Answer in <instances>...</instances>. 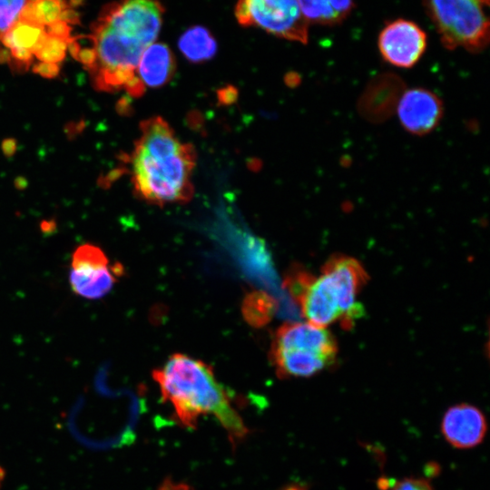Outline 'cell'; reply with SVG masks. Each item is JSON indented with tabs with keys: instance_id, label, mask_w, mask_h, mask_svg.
I'll return each mask as SVG.
<instances>
[{
	"instance_id": "obj_19",
	"label": "cell",
	"mask_w": 490,
	"mask_h": 490,
	"mask_svg": "<svg viewBox=\"0 0 490 490\" xmlns=\"http://www.w3.org/2000/svg\"><path fill=\"white\" fill-rule=\"evenodd\" d=\"M67 48L71 55L91 71L97 59L95 42L93 34H80L68 40Z\"/></svg>"
},
{
	"instance_id": "obj_3",
	"label": "cell",
	"mask_w": 490,
	"mask_h": 490,
	"mask_svg": "<svg viewBox=\"0 0 490 490\" xmlns=\"http://www.w3.org/2000/svg\"><path fill=\"white\" fill-rule=\"evenodd\" d=\"M338 345L326 328L309 322H289L274 334L270 359L279 377L315 375L336 360Z\"/></svg>"
},
{
	"instance_id": "obj_25",
	"label": "cell",
	"mask_w": 490,
	"mask_h": 490,
	"mask_svg": "<svg viewBox=\"0 0 490 490\" xmlns=\"http://www.w3.org/2000/svg\"><path fill=\"white\" fill-rule=\"evenodd\" d=\"M60 20L68 24H80V15L74 8L67 6L61 14Z\"/></svg>"
},
{
	"instance_id": "obj_15",
	"label": "cell",
	"mask_w": 490,
	"mask_h": 490,
	"mask_svg": "<svg viewBox=\"0 0 490 490\" xmlns=\"http://www.w3.org/2000/svg\"><path fill=\"white\" fill-rule=\"evenodd\" d=\"M45 34L44 26L17 19L4 34L0 42L10 50L29 51L33 54Z\"/></svg>"
},
{
	"instance_id": "obj_1",
	"label": "cell",
	"mask_w": 490,
	"mask_h": 490,
	"mask_svg": "<svg viewBox=\"0 0 490 490\" xmlns=\"http://www.w3.org/2000/svg\"><path fill=\"white\" fill-rule=\"evenodd\" d=\"M141 135L129 157L135 194L158 206L186 203L193 195L196 153L160 116L142 122Z\"/></svg>"
},
{
	"instance_id": "obj_5",
	"label": "cell",
	"mask_w": 490,
	"mask_h": 490,
	"mask_svg": "<svg viewBox=\"0 0 490 490\" xmlns=\"http://www.w3.org/2000/svg\"><path fill=\"white\" fill-rule=\"evenodd\" d=\"M235 16L242 26H255L279 38L308 43L309 22L299 0H238Z\"/></svg>"
},
{
	"instance_id": "obj_14",
	"label": "cell",
	"mask_w": 490,
	"mask_h": 490,
	"mask_svg": "<svg viewBox=\"0 0 490 490\" xmlns=\"http://www.w3.org/2000/svg\"><path fill=\"white\" fill-rule=\"evenodd\" d=\"M178 46L183 56L191 63L211 60L218 49L213 34L202 25H194L185 30L179 38Z\"/></svg>"
},
{
	"instance_id": "obj_28",
	"label": "cell",
	"mask_w": 490,
	"mask_h": 490,
	"mask_svg": "<svg viewBox=\"0 0 490 490\" xmlns=\"http://www.w3.org/2000/svg\"><path fill=\"white\" fill-rule=\"evenodd\" d=\"M56 228L54 220H44L41 223V230L45 234H50L54 231Z\"/></svg>"
},
{
	"instance_id": "obj_30",
	"label": "cell",
	"mask_w": 490,
	"mask_h": 490,
	"mask_svg": "<svg viewBox=\"0 0 490 490\" xmlns=\"http://www.w3.org/2000/svg\"><path fill=\"white\" fill-rule=\"evenodd\" d=\"M15 185L18 189H24L26 186V180L24 178L19 177L15 180Z\"/></svg>"
},
{
	"instance_id": "obj_29",
	"label": "cell",
	"mask_w": 490,
	"mask_h": 490,
	"mask_svg": "<svg viewBox=\"0 0 490 490\" xmlns=\"http://www.w3.org/2000/svg\"><path fill=\"white\" fill-rule=\"evenodd\" d=\"M10 58V52L5 49H0V63L9 62Z\"/></svg>"
},
{
	"instance_id": "obj_22",
	"label": "cell",
	"mask_w": 490,
	"mask_h": 490,
	"mask_svg": "<svg viewBox=\"0 0 490 490\" xmlns=\"http://www.w3.org/2000/svg\"><path fill=\"white\" fill-rule=\"evenodd\" d=\"M392 490H433V488L426 480L411 477L397 482Z\"/></svg>"
},
{
	"instance_id": "obj_17",
	"label": "cell",
	"mask_w": 490,
	"mask_h": 490,
	"mask_svg": "<svg viewBox=\"0 0 490 490\" xmlns=\"http://www.w3.org/2000/svg\"><path fill=\"white\" fill-rule=\"evenodd\" d=\"M109 267V260L105 253L93 244L79 246L72 256V270L89 271Z\"/></svg>"
},
{
	"instance_id": "obj_9",
	"label": "cell",
	"mask_w": 490,
	"mask_h": 490,
	"mask_svg": "<svg viewBox=\"0 0 490 490\" xmlns=\"http://www.w3.org/2000/svg\"><path fill=\"white\" fill-rule=\"evenodd\" d=\"M444 114V105L434 92L422 87L407 90L397 104V117L410 134L424 136L434 131Z\"/></svg>"
},
{
	"instance_id": "obj_16",
	"label": "cell",
	"mask_w": 490,
	"mask_h": 490,
	"mask_svg": "<svg viewBox=\"0 0 490 490\" xmlns=\"http://www.w3.org/2000/svg\"><path fill=\"white\" fill-rule=\"evenodd\" d=\"M67 6V0H26L18 19L47 26L60 20Z\"/></svg>"
},
{
	"instance_id": "obj_11",
	"label": "cell",
	"mask_w": 490,
	"mask_h": 490,
	"mask_svg": "<svg viewBox=\"0 0 490 490\" xmlns=\"http://www.w3.org/2000/svg\"><path fill=\"white\" fill-rule=\"evenodd\" d=\"M176 70L175 57L163 43L154 42L142 53L137 75L144 88L161 87L171 81Z\"/></svg>"
},
{
	"instance_id": "obj_7",
	"label": "cell",
	"mask_w": 490,
	"mask_h": 490,
	"mask_svg": "<svg viewBox=\"0 0 490 490\" xmlns=\"http://www.w3.org/2000/svg\"><path fill=\"white\" fill-rule=\"evenodd\" d=\"M321 273L333 289L341 314V327L351 328L363 315L364 309L358 297L368 281L367 271L356 259L336 255L324 264Z\"/></svg>"
},
{
	"instance_id": "obj_6",
	"label": "cell",
	"mask_w": 490,
	"mask_h": 490,
	"mask_svg": "<svg viewBox=\"0 0 490 490\" xmlns=\"http://www.w3.org/2000/svg\"><path fill=\"white\" fill-rule=\"evenodd\" d=\"M288 291L307 322L320 328L340 321V310L327 278L294 267L285 279Z\"/></svg>"
},
{
	"instance_id": "obj_31",
	"label": "cell",
	"mask_w": 490,
	"mask_h": 490,
	"mask_svg": "<svg viewBox=\"0 0 490 490\" xmlns=\"http://www.w3.org/2000/svg\"><path fill=\"white\" fill-rule=\"evenodd\" d=\"M5 471L2 466H0V486L3 480L5 479Z\"/></svg>"
},
{
	"instance_id": "obj_26",
	"label": "cell",
	"mask_w": 490,
	"mask_h": 490,
	"mask_svg": "<svg viewBox=\"0 0 490 490\" xmlns=\"http://www.w3.org/2000/svg\"><path fill=\"white\" fill-rule=\"evenodd\" d=\"M17 148V143L15 139H5L2 142V151L7 157L13 156Z\"/></svg>"
},
{
	"instance_id": "obj_20",
	"label": "cell",
	"mask_w": 490,
	"mask_h": 490,
	"mask_svg": "<svg viewBox=\"0 0 490 490\" xmlns=\"http://www.w3.org/2000/svg\"><path fill=\"white\" fill-rule=\"evenodd\" d=\"M68 41L47 34L34 49L33 54L41 62L58 64L66 54Z\"/></svg>"
},
{
	"instance_id": "obj_8",
	"label": "cell",
	"mask_w": 490,
	"mask_h": 490,
	"mask_svg": "<svg viewBox=\"0 0 490 490\" xmlns=\"http://www.w3.org/2000/svg\"><path fill=\"white\" fill-rule=\"evenodd\" d=\"M427 45L426 32L415 22L399 18L380 31L377 47L385 62L409 69L423 56Z\"/></svg>"
},
{
	"instance_id": "obj_21",
	"label": "cell",
	"mask_w": 490,
	"mask_h": 490,
	"mask_svg": "<svg viewBox=\"0 0 490 490\" xmlns=\"http://www.w3.org/2000/svg\"><path fill=\"white\" fill-rule=\"evenodd\" d=\"M26 0H0V40L19 18Z\"/></svg>"
},
{
	"instance_id": "obj_13",
	"label": "cell",
	"mask_w": 490,
	"mask_h": 490,
	"mask_svg": "<svg viewBox=\"0 0 490 490\" xmlns=\"http://www.w3.org/2000/svg\"><path fill=\"white\" fill-rule=\"evenodd\" d=\"M301 12L309 23L336 25L352 12L354 0H299Z\"/></svg>"
},
{
	"instance_id": "obj_12",
	"label": "cell",
	"mask_w": 490,
	"mask_h": 490,
	"mask_svg": "<svg viewBox=\"0 0 490 490\" xmlns=\"http://www.w3.org/2000/svg\"><path fill=\"white\" fill-rule=\"evenodd\" d=\"M121 272H122V266L119 264L97 270H71L69 282L75 294L88 299H97L112 289L116 279L115 276Z\"/></svg>"
},
{
	"instance_id": "obj_24",
	"label": "cell",
	"mask_w": 490,
	"mask_h": 490,
	"mask_svg": "<svg viewBox=\"0 0 490 490\" xmlns=\"http://www.w3.org/2000/svg\"><path fill=\"white\" fill-rule=\"evenodd\" d=\"M33 72L44 78H54L59 74L58 64L39 62L33 66Z\"/></svg>"
},
{
	"instance_id": "obj_2",
	"label": "cell",
	"mask_w": 490,
	"mask_h": 490,
	"mask_svg": "<svg viewBox=\"0 0 490 490\" xmlns=\"http://www.w3.org/2000/svg\"><path fill=\"white\" fill-rule=\"evenodd\" d=\"M152 377L163 401L172 404L176 417L185 426L194 427L200 416L212 415L227 431L233 446L248 434L228 391L208 364L176 353L155 369Z\"/></svg>"
},
{
	"instance_id": "obj_4",
	"label": "cell",
	"mask_w": 490,
	"mask_h": 490,
	"mask_svg": "<svg viewBox=\"0 0 490 490\" xmlns=\"http://www.w3.org/2000/svg\"><path fill=\"white\" fill-rule=\"evenodd\" d=\"M443 45L477 54L489 43V0H424Z\"/></svg>"
},
{
	"instance_id": "obj_10",
	"label": "cell",
	"mask_w": 490,
	"mask_h": 490,
	"mask_svg": "<svg viewBox=\"0 0 490 490\" xmlns=\"http://www.w3.org/2000/svg\"><path fill=\"white\" fill-rule=\"evenodd\" d=\"M487 424L484 414L468 404L451 407L445 413L441 431L453 446L466 449L479 445L486 433Z\"/></svg>"
},
{
	"instance_id": "obj_23",
	"label": "cell",
	"mask_w": 490,
	"mask_h": 490,
	"mask_svg": "<svg viewBox=\"0 0 490 490\" xmlns=\"http://www.w3.org/2000/svg\"><path fill=\"white\" fill-rule=\"evenodd\" d=\"M44 28L48 35L67 41L71 38L72 27L70 24L62 20H57L53 24L44 26Z\"/></svg>"
},
{
	"instance_id": "obj_32",
	"label": "cell",
	"mask_w": 490,
	"mask_h": 490,
	"mask_svg": "<svg viewBox=\"0 0 490 490\" xmlns=\"http://www.w3.org/2000/svg\"><path fill=\"white\" fill-rule=\"evenodd\" d=\"M285 490H302L300 486H297V485H291V486H288L286 487Z\"/></svg>"
},
{
	"instance_id": "obj_27",
	"label": "cell",
	"mask_w": 490,
	"mask_h": 490,
	"mask_svg": "<svg viewBox=\"0 0 490 490\" xmlns=\"http://www.w3.org/2000/svg\"><path fill=\"white\" fill-rule=\"evenodd\" d=\"M160 490H189V487L184 484L164 482Z\"/></svg>"
},
{
	"instance_id": "obj_18",
	"label": "cell",
	"mask_w": 490,
	"mask_h": 490,
	"mask_svg": "<svg viewBox=\"0 0 490 490\" xmlns=\"http://www.w3.org/2000/svg\"><path fill=\"white\" fill-rule=\"evenodd\" d=\"M274 312V304L266 294L252 293L243 304V314L252 325L260 326L268 322Z\"/></svg>"
}]
</instances>
